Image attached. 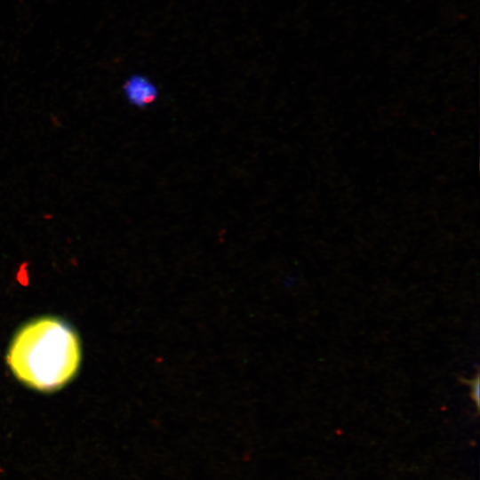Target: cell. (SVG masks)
<instances>
[{
  "instance_id": "obj_2",
  "label": "cell",
  "mask_w": 480,
  "mask_h": 480,
  "mask_svg": "<svg viewBox=\"0 0 480 480\" xmlns=\"http://www.w3.org/2000/svg\"><path fill=\"white\" fill-rule=\"evenodd\" d=\"M127 101L140 108L151 105L158 97L156 85L147 76L136 74L131 76L123 86Z\"/></svg>"
},
{
  "instance_id": "obj_3",
  "label": "cell",
  "mask_w": 480,
  "mask_h": 480,
  "mask_svg": "<svg viewBox=\"0 0 480 480\" xmlns=\"http://www.w3.org/2000/svg\"><path fill=\"white\" fill-rule=\"evenodd\" d=\"M464 382L467 383L470 388V396L472 400L475 402L476 406H479V373L477 372L476 376L470 380H464Z\"/></svg>"
},
{
  "instance_id": "obj_1",
  "label": "cell",
  "mask_w": 480,
  "mask_h": 480,
  "mask_svg": "<svg viewBox=\"0 0 480 480\" xmlns=\"http://www.w3.org/2000/svg\"><path fill=\"white\" fill-rule=\"evenodd\" d=\"M6 359L21 382L36 390L53 391L76 374L81 348L76 334L66 323L54 317H42L18 332Z\"/></svg>"
}]
</instances>
